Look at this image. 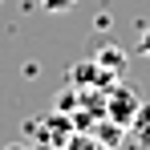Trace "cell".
<instances>
[{
    "mask_svg": "<svg viewBox=\"0 0 150 150\" xmlns=\"http://www.w3.org/2000/svg\"><path fill=\"white\" fill-rule=\"evenodd\" d=\"M138 93L130 89V85H122V77L114 81V85H105V114L114 118L118 126H130L134 122V114H138Z\"/></svg>",
    "mask_w": 150,
    "mask_h": 150,
    "instance_id": "cell-1",
    "label": "cell"
},
{
    "mask_svg": "<svg viewBox=\"0 0 150 150\" xmlns=\"http://www.w3.org/2000/svg\"><path fill=\"white\" fill-rule=\"evenodd\" d=\"M93 61L101 65V73L110 77V81H118V77L126 73V53L118 49V45H101V49L93 53Z\"/></svg>",
    "mask_w": 150,
    "mask_h": 150,
    "instance_id": "cell-2",
    "label": "cell"
},
{
    "mask_svg": "<svg viewBox=\"0 0 150 150\" xmlns=\"http://www.w3.org/2000/svg\"><path fill=\"white\" fill-rule=\"evenodd\" d=\"M126 130H134V142H138L142 150H150V101H142V105H138L134 122L126 126Z\"/></svg>",
    "mask_w": 150,
    "mask_h": 150,
    "instance_id": "cell-3",
    "label": "cell"
},
{
    "mask_svg": "<svg viewBox=\"0 0 150 150\" xmlns=\"http://www.w3.org/2000/svg\"><path fill=\"white\" fill-rule=\"evenodd\" d=\"M73 4H77V0H41V8H45V12H69Z\"/></svg>",
    "mask_w": 150,
    "mask_h": 150,
    "instance_id": "cell-4",
    "label": "cell"
},
{
    "mask_svg": "<svg viewBox=\"0 0 150 150\" xmlns=\"http://www.w3.org/2000/svg\"><path fill=\"white\" fill-rule=\"evenodd\" d=\"M138 53H146V57H150V25L138 28Z\"/></svg>",
    "mask_w": 150,
    "mask_h": 150,
    "instance_id": "cell-5",
    "label": "cell"
},
{
    "mask_svg": "<svg viewBox=\"0 0 150 150\" xmlns=\"http://www.w3.org/2000/svg\"><path fill=\"white\" fill-rule=\"evenodd\" d=\"M4 150H25V146H21V142H12V146H4Z\"/></svg>",
    "mask_w": 150,
    "mask_h": 150,
    "instance_id": "cell-6",
    "label": "cell"
},
{
    "mask_svg": "<svg viewBox=\"0 0 150 150\" xmlns=\"http://www.w3.org/2000/svg\"><path fill=\"white\" fill-rule=\"evenodd\" d=\"M93 150H114V146H105V142H101V146H93Z\"/></svg>",
    "mask_w": 150,
    "mask_h": 150,
    "instance_id": "cell-7",
    "label": "cell"
}]
</instances>
